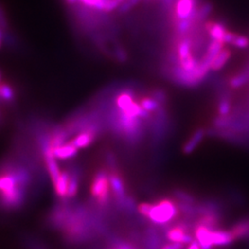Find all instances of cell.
<instances>
[{
  "label": "cell",
  "mask_w": 249,
  "mask_h": 249,
  "mask_svg": "<svg viewBox=\"0 0 249 249\" xmlns=\"http://www.w3.org/2000/svg\"><path fill=\"white\" fill-rule=\"evenodd\" d=\"M28 184L25 170L17 169L0 173V198L6 207L14 208L24 198V187Z\"/></svg>",
  "instance_id": "cell-1"
},
{
  "label": "cell",
  "mask_w": 249,
  "mask_h": 249,
  "mask_svg": "<svg viewBox=\"0 0 249 249\" xmlns=\"http://www.w3.org/2000/svg\"><path fill=\"white\" fill-rule=\"evenodd\" d=\"M178 207L170 199H161L156 204H151V211L147 218L153 223L165 224L178 215Z\"/></svg>",
  "instance_id": "cell-2"
},
{
  "label": "cell",
  "mask_w": 249,
  "mask_h": 249,
  "mask_svg": "<svg viewBox=\"0 0 249 249\" xmlns=\"http://www.w3.org/2000/svg\"><path fill=\"white\" fill-rule=\"evenodd\" d=\"M110 187H110L109 176H107L105 172H99L93 178L91 187H90L91 195L98 204H107L109 198Z\"/></svg>",
  "instance_id": "cell-3"
},
{
  "label": "cell",
  "mask_w": 249,
  "mask_h": 249,
  "mask_svg": "<svg viewBox=\"0 0 249 249\" xmlns=\"http://www.w3.org/2000/svg\"><path fill=\"white\" fill-rule=\"evenodd\" d=\"M197 8H198L197 0H177L176 15H175L176 18L177 19L190 18L195 21Z\"/></svg>",
  "instance_id": "cell-4"
},
{
  "label": "cell",
  "mask_w": 249,
  "mask_h": 249,
  "mask_svg": "<svg viewBox=\"0 0 249 249\" xmlns=\"http://www.w3.org/2000/svg\"><path fill=\"white\" fill-rule=\"evenodd\" d=\"M234 237L230 231H223L220 229L212 230V243L214 246H229L234 242Z\"/></svg>",
  "instance_id": "cell-5"
},
{
  "label": "cell",
  "mask_w": 249,
  "mask_h": 249,
  "mask_svg": "<svg viewBox=\"0 0 249 249\" xmlns=\"http://www.w3.org/2000/svg\"><path fill=\"white\" fill-rule=\"evenodd\" d=\"M53 156L54 158L57 159H61V160H66V159H70L73 156H75L78 152V148L76 147V145L71 142H70L63 143L62 145H60L59 147L53 149Z\"/></svg>",
  "instance_id": "cell-6"
},
{
  "label": "cell",
  "mask_w": 249,
  "mask_h": 249,
  "mask_svg": "<svg viewBox=\"0 0 249 249\" xmlns=\"http://www.w3.org/2000/svg\"><path fill=\"white\" fill-rule=\"evenodd\" d=\"M71 178V176L69 173L62 172L59 178L56 179L54 183H53L55 193L60 198L68 197V190H69Z\"/></svg>",
  "instance_id": "cell-7"
},
{
  "label": "cell",
  "mask_w": 249,
  "mask_h": 249,
  "mask_svg": "<svg viewBox=\"0 0 249 249\" xmlns=\"http://www.w3.org/2000/svg\"><path fill=\"white\" fill-rule=\"evenodd\" d=\"M234 239H249V219H243L235 223L231 229Z\"/></svg>",
  "instance_id": "cell-8"
},
{
  "label": "cell",
  "mask_w": 249,
  "mask_h": 249,
  "mask_svg": "<svg viewBox=\"0 0 249 249\" xmlns=\"http://www.w3.org/2000/svg\"><path fill=\"white\" fill-rule=\"evenodd\" d=\"M95 137V131L92 128H89L87 130L82 131L81 133L79 134L73 141L72 142L76 145V147L79 148H86L88 147L92 141L94 140Z\"/></svg>",
  "instance_id": "cell-9"
},
{
  "label": "cell",
  "mask_w": 249,
  "mask_h": 249,
  "mask_svg": "<svg viewBox=\"0 0 249 249\" xmlns=\"http://www.w3.org/2000/svg\"><path fill=\"white\" fill-rule=\"evenodd\" d=\"M206 29L213 40L223 42V37L227 32L223 24L219 22H209L206 24Z\"/></svg>",
  "instance_id": "cell-10"
},
{
  "label": "cell",
  "mask_w": 249,
  "mask_h": 249,
  "mask_svg": "<svg viewBox=\"0 0 249 249\" xmlns=\"http://www.w3.org/2000/svg\"><path fill=\"white\" fill-rule=\"evenodd\" d=\"M205 134H206V131L204 129H202V128L197 129L196 132L191 136L189 141L184 145V148H183L184 152L188 154V153H191L192 151H194L197 147V145L201 142V141L203 140Z\"/></svg>",
  "instance_id": "cell-11"
},
{
  "label": "cell",
  "mask_w": 249,
  "mask_h": 249,
  "mask_svg": "<svg viewBox=\"0 0 249 249\" xmlns=\"http://www.w3.org/2000/svg\"><path fill=\"white\" fill-rule=\"evenodd\" d=\"M192 46H193L192 40L189 37H184L179 41L177 47V52H176L178 55V61L191 54Z\"/></svg>",
  "instance_id": "cell-12"
},
{
  "label": "cell",
  "mask_w": 249,
  "mask_h": 249,
  "mask_svg": "<svg viewBox=\"0 0 249 249\" xmlns=\"http://www.w3.org/2000/svg\"><path fill=\"white\" fill-rule=\"evenodd\" d=\"M230 57H231V51L228 50V49L223 48V50L215 56L213 61L212 63L211 70L214 71H220L221 69H223L224 65L230 59Z\"/></svg>",
  "instance_id": "cell-13"
},
{
  "label": "cell",
  "mask_w": 249,
  "mask_h": 249,
  "mask_svg": "<svg viewBox=\"0 0 249 249\" xmlns=\"http://www.w3.org/2000/svg\"><path fill=\"white\" fill-rule=\"evenodd\" d=\"M109 181H110V187L113 189L116 196L120 198L124 197V188L122 179L116 174H111L109 176Z\"/></svg>",
  "instance_id": "cell-14"
},
{
  "label": "cell",
  "mask_w": 249,
  "mask_h": 249,
  "mask_svg": "<svg viewBox=\"0 0 249 249\" xmlns=\"http://www.w3.org/2000/svg\"><path fill=\"white\" fill-rule=\"evenodd\" d=\"M249 82V68H248L246 71L241 72L237 75H234L231 77V80L229 81L230 86L233 89L240 88L242 86L246 85Z\"/></svg>",
  "instance_id": "cell-15"
},
{
  "label": "cell",
  "mask_w": 249,
  "mask_h": 249,
  "mask_svg": "<svg viewBox=\"0 0 249 249\" xmlns=\"http://www.w3.org/2000/svg\"><path fill=\"white\" fill-rule=\"evenodd\" d=\"M195 21L187 18V19H178L176 22V32L181 36H186L193 28Z\"/></svg>",
  "instance_id": "cell-16"
},
{
  "label": "cell",
  "mask_w": 249,
  "mask_h": 249,
  "mask_svg": "<svg viewBox=\"0 0 249 249\" xmlns=\"http://www.w3.org/2000/svg\"><path fill=\"white\" fill-rule=\"evenodd\" d=\"M231 111V101L226 92H223L220 96L218 104V112L220 116H226L229 115Z\"/></svg>",
  "instance_id": "cell-17"
},
{
  "label": "cell",
  "mask_w": 249,
  "mask_h": 249,
  "mask_svg": "<svg viewBox=\"0 0 249 249\" xmlns=\"http://www.w3.org/2000/svg\"><path fill=\"white\" fill-rule=\"evenodd\" d=\"M198 62L199 61L191 53L187 57H185L183 59H180L178 61V65H179L186 71H193L197 67Z\"/></svg>",
  "instance_id": "cell-18"
},
{
  "label": "cell",
  "mask_w": 249,
  "mask_h": 249,
  "mask_svg": "<svg viewBox=\"0 0 249 249\" xmlns=\"http://www.w3.org/2000/svg\"><path fill=\"white\" fill-rule=\"evenodd\" d=\"M140 105L148 113L159 111V109L160 108V103L153 97H144L142 99Z\"/></svg>",
  "instance_id": "cell-19"
},
{
  "label": "cell",
  "mask_w": 249,
  "mask_h": 249,
  "mask_svg": "<svg viewBox=\"0 0 249 249\" xmlns=\"http://www.w3.org/2000/svg\"><path fill=\"white\" fill-rule=\"evenodd\" d=\"M213 11V6L210 3L203 4L202 6H198L196 10V18L195 22H201L205 18H207Z\"/></svg>",
  "instance_id": "cell-20"
},
{
  "label": "cell",
  "mask_w": 249,
  "mask_h": 249,
  "mask_svg": "<svg viewBox=\"0 0 249 249\" xmlns=\"http://www.w3.org/2000/svg\"><path fill=\"white\" fill-rule=\"evenodd\" d=\"M175 196H177L178 199L183 203H187V204H196L197 203L195 196H192L190 193H187L184 190H176Z\"/></svg>",
  "instance_id": "cell-21"
},
{
  "label": "cell",
  "mask_w": 249,
  "mask_h": 249,
  "mask_svg": "<svg viewBox=\"0 0 249 249\" xmlns=\"http://www.w3.org/2000/svg\"><path fill=\"white\" fill-rule=\"evenodd\" d=\"M15 94H14V90L13 89L8 85V84H3L0 85V99L10 102L14 98Z\"/></svg>",
  "instance_id": "cell-22"
},
{
  "label": "cell",
  "mask_w": 249,
  "mask_h": 249,
  "mask_svg": "<svg viewBox=\"0 0 249 249\" xmlns=\"http://www.w3.org/2000/svg\"><path fill=\"white\" fill-rule=\"evenodd\" d=\"M231 45L237 48H240V49H244V48H247L249 46V39L247 36H238L236 35L233 42Z\"/></svg>",
  "instance_id": "cell-23"
},
{
  "label": "cell",
  "mask_w": 249,
  "mask_h": 249,
  "mask_svg": "<svg viewBox=\"0 0 249 249\" xmlns=\"http://www.w3.org/2000/svg\"><path fill=\"white\" fill-rule=\"evenodd\" d=\"M142 0H125L124 3L118 8L119 13H126L130 11L131 9L136 7Z\"/></svg>",
  "instance_id": "cell-24"
},
{
  "label": "cell",
  "mask_w": 249,
  "mask_h": 249,
  "mask_svg": "<svg viewBox=\"0 0 249 249\" xmlns=\"http://www.w3.org/2000/svg\"><path fill=\"white\" fill-rule=\"evenodd\" d=\"M78 191V180L76 177L71 178L70 181V186H69V190H68V197H73L77 194Z\"/></svg>",
  "instance_id": "cell-25"
},
{
  "label": "cell",
  "mask_w": 249,
  "mask_h": 249,
  "mask_svg": "<svg viewBox=\"0 0 249 249\" xmlns=\"http://www.w3.org/2000/svg\"><path fill=\"white\" fill-rule=\"evenodd\" d=\"M125 0H109L106 5L105 10L106 12H111L115 9H118Z\"/></svg>",
  "instance_id": "cell-26"
},
{
  "label": "cell",
  "mask_w": 249,
  "mask_h": 249,
  "mask_svg": "<svg viewBox=\"0 0 249 249\" xmlns=\"http://www.w3.org/2000/svg\"><path fill=\"white\" fill-rule=\"evenodd\" d=\"M155 100H157L160 104H164L167 101L166 93L161 89H155L152 92V96Z\"/></svg>",
  "instance_id": "cell-27"
},
{
  "label": "cell",
  "mask_w": 249,
  "mask_h": 249,
  "mask_svg": "<svg viewBox=\"0 0 249 249\" xmlns=\"http://www.w3.org/2000/svg\"><path fill=\"white\" fill-rule=\"evenodd\" d=\"M151 204H150V203H142V204H141L138 207V211L142 216L147 217L148 214L150 213V211H151Z\"/></svg>",
  "instance_id": "cell-28"
},
{
  "label": "cell",
  "mask_w": 249,
  "mask_h": 249,
  "mask_svg": "<svg viewBox=\"0 0 249 249\" xmlns=\"http://www.w3.org/2000/svg\"><path fill=\"white\" fill-rule=\"evenodd\" d=\"M160 249H184V244L171 242L169 244H165L161 246Z\"/></svg>",
  "instance_id": "cell-29"
},
{
  "label": "cell",
  "mask_w": 249,
  "mask_h": 249,
  "mask_svg": "<svg viewBox=\"0 0 249 249\" xmlns=\"http://www.w3.org/2000/svg\"><path fill=\"white\" fill-rule=\"evenodd\" d=\"M85 6L91 8V9H95V7L97 6L99 2L101 0H80Z\"/></svg>",
  "instance_id": "cell-30"
},
{
  "label": "cell",
  "mask_w": 249,
  "mask_h": 249,
  "mask_svg": "<svg viewBox=\"0 0 249 249\" xmlns=\"http://www.w3.org/2000/svg\"><path fill=\"white\" fill-rule=\"evenodd\" d=\"M135 249L134 248H132L130 245H128V244H124V243H119V244H117L116 245L115 247H114V249Z\"/></svg>",
  "instance_id": "cell-31"
},
{
  "label": "cell",
  "mask_w": 249,
  "mask_h": 249,
  "mask_svg": "<svg viewBox=\"0 0 249 249\" xmlns=\"http://www.w3.org/2000/svg\"><path fill=\"white\" fill-rule=\"evenodd\" d=\"M187 249H200V247H199V245H198V243H197V241L195 240L192 242V243H190L189 244V247L187 248Z\"/></svg>",
  "instance_id": "cell-32"
},
{
  "label": "cell",
  "mask_w": 249,
  "mask_h": 249,
  "mask_svg": "<svg viewBox=\"0 0 249 249\" xmlns=\"http://www.w3.org/2000/svg\"><path fill=\"white\" fill-rule=\"evenodd\" d=\"M69 5H75L76 3H78L80 0H65Z\"/></svg>",
  "instance_id": "cell-33"
},
{
  "label": "cell",
  "mask_w": 249,
  "mask_h": 249,
  "mask_svg": "<svg viewBox=\"0 0 249 249\" xmlns=\"http://www.w3.org/2000/svg\"><path fill=\"white\" fill-rule=\"evenodd\" d=\"M3 39H4V35H3V30H1L0 28V48L2 46V43H3Z\"/></svg>",
  "instance_id": "cell-34"
}]
</instances>
